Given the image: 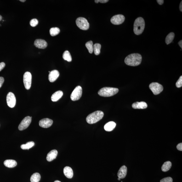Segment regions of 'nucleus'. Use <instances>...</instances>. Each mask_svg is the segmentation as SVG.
<instances>
[{
  "label": "nucleus",
  "instance_id": "f257e3e1",
  "mask_svg": "<svg viewBox=\"0 0 182 182\" xmlns=\"http://www.w3.org/2000/svg\"><path fill=\"white\" fill-rule=\"evenodd\" d=\"M142 60V57L138 53H133L126 57L124 62L126 65L131 66H136L140 65Z\"/></svg>",
  "mask_w": 182,
  "mask_h": 182
},
{
  "label": "nucleus",
  "instance_id": "f03ea898",
  "mask_svg": "<svg viewBox=\"0 0 182 182\" xmlns=\"http://www.w3.org/2000/svg\"><path fill=\"white\" fill-rule=\"evenodd\" d=\"M104 115V113L102 111H96L88 115L86 118V121L90 124L95 123L102 119Z\"/></svg>",
  "mask_w": 182,
  "mask_h": 182
},
{
  "label": "nucleus",
  "instance_id": "7ed1b4c3",
  "mask_svg": "<svg viewBox=\"0 0 182 182\" xmlns=\"http://www.w3.org/2000/svg\"><path fill=\"white\" fill-rule=\"evenodd\" d=\"M145 23L144 19L142 17L137 18L135 21L133 31L136 35L141 34L145 28Z\"/></svg>",
  "mask_w": 182,
  "mask_h": 182
},
{
  "label": "nucleus",
  "instance_id": "20e7f679",
  "mask_svg": "<svg viewBox=\"0 0 182 182\" xmlns=\"http://www.w3.org/2000/svg\"><path fill=\"white\" fill-rule=\"evenodd\" d=\"M119 89L113 87H105L101 88L98 92V94L103 97H110L118 93Z\"/></svg>",
  "mask_w": 182,
  "mask_h": 182
},
{
  "label": "nucleus",
  "instance_id": "39448f33",
  "mask_svg": "<svg viewBox=\"0 0 182 182\" xmlns=\"http://www.w3.org/2000/svg\"><path fill=\"white\" fill-rule=\"evenodd\" d=\"M77 26L81 30H87L89 28V24L88 21L85 18L79 17L76 20Z\"/></svg>",
  "mask_w": 182,
  "mask_h": 182
},
{
  "label": "nucleus",
  "instance_id": "423d86ee",
  "mask_svg": "<svg viewBox=\"0 0 182 182\" xmlns=\"http://www.w3.org/2000/svg\"><path fill=\"white\" fill-rule=\"evenodd\" d=\"M82 87L78 86L73 91L71 95V99L73 101L78 100L82 96Z\"/></svg>",
  "mask_w": 182,
  "mask_h": 182
},
{
  "label": "nucleus",
  "instance_id": "0eeeda50",
  "mask_svg": "<svg viewBox=\"0 0 182 182\" xmlns=\"http://www.w3.org/2000/svg\"><path fill=\"white\" fill-rule=\"evenodd\" d=\"M149 87L155 95L160 94L163 90V87L162 85L157 82L152 83L150 84Z\"/></svg>",
  "mask_w": 182,
  "mask_h": 182
},
{
  "label": "nucleus",
  "instance_id": "6e6552de",
  "mask_svg": "<svg viewBox=\"0 0 182 182\" xmlns=\"http://www.w3.org/2000/svg\"><path fill=\"white\" fill-rule=\"evenodd\" d=\"M32 75L31 73L27 71L24 73L23 76V82L24 87L26 89L29 90L31 87Z\"/></svg>",
  "mask_w": 182,
  "mask_h": 182
},
{
  "label": "nucleus",
  "instance_id": "1a4fd4ad",
  "mask_svg": "<svg viewBox=\"0 0 182 182\" xmlns=\"http://www.w3.org/2000/svg\"><path fill=\"white\" fill-rule=\"evenodd\" d=\"M31 121V117L27 116L24 118L21 122L18 127V129L20 131H23L26 129L30 126Z\"/></svg>",
  "mask_w": 182,
  "mask_h": 182
},
{
  "label": "nucleus",
  "instance_id": "9d476101",
  "mask_svg": "<svg viewBox=\"0 0 182 182\" xmlns=\"http://www.w3.org/2000/svg\"><path fill=\"white\" fill-rule=\"evenodd\" d=\"M7 102L9 107L13 108L15 106L16 104V98L14 93L9 92L7 94Z\"/></svg>",
  "mask_w": 182,
  "mask_h": 182
},
{
  "label": "nucleus",
  "instance_id": "9b49d317",
  "mask_svg": "<svg viewBox=\"0 0 182 182\" xmlns=\"http://www.w3.org/2000/svg\"><path fill=\"white\" fill-rule=\"evenodd\" d=\"M125 20V17L122 15H117L111 18V22L114 25H120L122 24Z\"/></svg>",
  "mask_w": 182,
  "mask_h": 182
},
{
  "label": "nucleus",
  "instance_id": "f8f14e48",
  "mask_svg": "<svg viewBox=\"0 0 182 182\" xmlns=\"http://www.w3.org/2000/svg\"><path fill=\"white\" fill-rule=\"evenodd\" d=\"M53 123L52 120L49 118H44L41 119L39 122V125L43 128H47L52 125Z\"/></svg>",
  "mask_w": 182,
  "mask_h": 182
},
{
  "label": "nucleus",
  "instance_id": "ddd939ff",
  "mask_svg": "<svg viewBox=\"0 0 182 182\" xmlns=\"http://www.w3.org/2000/svg\"><path fill=\"white\" fill-rule=\"evenodd\" d=\"M34 45L37 48L44 49L46 48L48 44L47 42L44 40L40 39H36L35 40Z\"/></svg>",
  "mask_w": 182,
  "mask_h": 182
},
{
  "label": "nucleus",
  "instance_id": "4468645a",
  "mask_svg": "<svg viewBox=\"0 0 182 182\" xmlns=\"http://www.w3.org/2000/svg\"><path fill=\"white\" fill-rule=\"evenodd\" d=\"M59 76V71L57 70H53L51 71L49 75L48 79L51 82H54L56 80Z\"/></svg>",
  "mask_w": 182,
  "mask_h": 182
},
{
  "label": "nucleus",
  "instance_id": "2eb2a0df",
  "mask_svg": "<svg viewBox=\"0 0 182 182\" xmlns=\"http://www.w3.org/2000/svg\"><path fill=\"white\" fill-rule=\"evenodd\" d=\"M132 107L135 109H145L147 107V105L145 102H137L133 103L132 105Z\"/></svg>",
  "mask_w": 182,
  "mask_h": 182
},
{
  "label": "nucleus",
  "instance_id": "dca6fc26",
  "mask_svg": "<svg viewBox=\"0 0 182 182\" xmlns=\"http://www.w3.org/2000/svg\"><path fill=\"white\" fill-rule=\"evenodd\" d=\"M127 168L124 165L122 166L119 170L117 173V176L118 178L121 179H123L126 177L127 174Z\"/></svg>",
  "mask_w": 182,
  "mask_h": 182
},
{
  "label": "nucleus",
  "instance_id": "f3484780",
  "mask_svg": "<svg viewBox=\"0 0 182 182\" xmlns=\"http://www.w3.org/2000/svg\"><path fill=\"white\" fill-rule=\"evenodd\" d=\"M58 152L56 150H53L47 154L46 159L48 162H51L56 158L58 155Z\"/></svg>",
  "mask_w": 182,
  "mask_h": 182
},
{
  "label": "nucleus",
  "instance_id": "a211bd4d",
  "mask_svg": "<svg viewBox=\"0 0 182 182\" xmlns=\"http://www.w3.org/2000/svg\"><path fill=\"white\" fill-rule=\"evenodd\" d=\"M64 173L65 176L68 178H71L73 176V172L71 167L66 166L64 169Z\"/></svg>",
  "mask_w": 182,
  "mask_h": 182
},
{
  "label": "nucleus",
  "instance_id": "6ab92c4d",
  "mask_svg": "<svg viewBox=\"0 0 182 182\" xmlns=\"http://www.w3.org/2000/svg\"><path fill=\"white\" fill-rule=\"evenodd\" d=\"M63 95L62 91L59 90L53 93L51 97V99L53 102H56L61 98Z\"/></svg>",
  "mask_w": 182,
  "mask_h": 182
},
{
  "label": "nucleus",
  "instance_id": "aec40b11",
  "mask_svg": "<svg viewBox=\"0 0 182 182\" xmlns=\"http://www.w3.org/2000/svg\"><path fill=\"white\" fill-rule=\"evenodd\" d=\"M116 126V124L113 121H110L108 122L104 126V128L106 131L108 132L113 130Z\"/></svg>",
  "mask_w": 182,
  "mask_h": 182
},
{
  "label": "nucleus",
  "instance_id": "412c9836",
  "mask_svg": "<svg viewBox=\"0 0 182 182\" xmlns=\"http://www.w3.org/2000/svg\"><path fill=\"white\" fill-rule=\"evenodd\" d=\"M17 162L15 160H7L5 161L4 164L5 166L8 168H12L15 167L17 165Z\"/></svg>",
  "mask_w": 182,
  "mask_h": 182
},
{
  "label": "nucleus",
  "instance_id": "4be33fe9",
  "mask_svg": "<svg viewBox=\"0 0 182 182\" xmlns=\"http://www.w3.org/2000/svg\"><path fill=\"white\" fill-rule=\"evenodd\" d=\"M172 166V163L170 161H167L164 163L162 167V171L166 172L169 170Z\"/></svg>",
  "mask_w": 182,
  "mask_h": 182
},
{
  "label": "nucleus",
  "instance_id": "5701e85b",
  "mask_svg": "<svg viewBox=\"0 0 182 182\" xmlns=\"http://www.w3.org/2000/svg\"><path fill=\"white\" fill-rule=\"evenodd\" d=\"M41 175L39 173H36L33 174L30 178L31 182H39L40 180Z\"/></svg>",
  "mask_w": 182,
  "mask_h": 182
},
{
  "label": "nucleus",
  "instance_id": "b1692460",
  "mask_svg": "<svg viewBox=\"0 0 182 182\" xmlns=\"http://www.w3.org/2000/svg\"><path fill=\"white\" fill-rule=\"evenodd\" d=\"M35 145V143L33 141L29 142L25 144H22L21 146V149L23 150H29L32 148Z\"/></svg>",
  "mask_w": 182,
  "mask_h": 182
},
{
  "label": "nucleus",
  "instance_id": "393cba45",
  "mask_svg": "<svg viewBox=\"0 0 182 182\" xmlns=\"http://www.w3.org/2000/svg\"><path fill=\"white\" fill-rule=\"evenodd\" d=\"M175 34L173 32H171L166 36L165 42L167 45L171 43L174 38Z\"/></svg>",
  "mask_w": 182,
  "mask_h": 182
},
{
  "label": "nucleus",
  "instance_id": "a878e982",
  "mask_svg": "<svg viewBox=\"0 0 182 182\" xmlns=\"http://www.w3.org/2000/svg\"><path fill=\"white\" fill-rule=\"evenodd\" d=\"M63 58L64 60L68 62H71L72 60V58L70 52L68 51H65L63 54Z\"/></svg>",
  "mask_w": 182,
  "mask_h": 182
},
{
  "label": "nucleus",
  "instance_id": "bb28decb",
  "mask_svg": "<svg viewBox=\"0 0 182 182\" xmlns=\"http://www.w3.org/2000/svg\"><path fill=\"white\" fill-rule=\"evenodd\" d=\"M101 47V45L99 44L96 43L93 46V51L95 55H98L100 54Z\"/></svg>",
  "mask_w": 182,
  "mask_h": 182
},
{
  "label": "nucleus",
  "instance_id": "cd10ccee",
  "mask_svg": "<svg viewBox=\"0 0 182 182\" xmlns=\"http://www.w3.org/2000/svg\"><path fill=\"white\" fill-rule=\"evenodd\" d=\"M60 32V29L58 27H53L50 29V33L51 36H55L58 35Z\"/></svg>",
  "mask_w": 182,
  "mask_h": 182
},
{
  "label": "nucleus",
  "instance_id": "c85d7f7f",
  "mask_svg": "<svg viewBox=\"0 0 182 182\" xmlns=\"http://www.w3.org/2000/svg\"><path fill=\"white\" fill-rule=\"evenodd\" d=\"M85 46L90 53H93V41H89L86 43Z\"/></svg>",
  "mask_w": 182,
  "mask_h": 182
},
{
  "label": "nucleus",
  "instance_id": "c756f323",
  "mask_svg": "<svg viewBox=\"0 0 182 182\" xmlns=\"http://www.w3.org/2000/svg\"><path fill=\"white\" fill-rule=\"evenodd\" d=\"M38 21L36 19H33L31 20L30 21V25L31 26L34 27L36 26V25L38 24Z\"/></svg>",
  "mask_w": 182,
  "mask_h": 182
},
{
  "label": "nucleus",
  "instance_id": "7c9ffc66",
  "mask_svg": "<svg viewBox=\"0 0 182 182\" xmlns=\"http://www.w3.org/2000/svg\"><path fill=\"white\" fill-rule=\"evenodd\" d=\"M176 87L178 88H180L182 86V76H181L176 84Z\"/></svg>",
  "mask_w": 182,
  "mask_h": 182
},
{
  "label": "nucleus",
  "instance_id": "2f4dec72",
  "mask_svg": "<svg viewBox=\"0 0 182 182\" xmlns=\"http://www.w3.org/2000/svg\"><path fill=\"white\" fill-rule=\"evenodd\" d=\"M160 182H173V179L171 177H167L161 179Z\"/></svg>",
  "mask_w": 182,
  "mask_h": 182
},
{
  "label": "nucleus",
  "instance_id": "473e14b6",
  "mask_svg": "<svg viewBox=\"0 0 182 182\" xmlns=\"http://www.w3.org/2000/svg\"><path fill=\"white\" fill-rule=\"evenodd\" d=\"M5 65V64L4 63L2 62L0 63V71L4 68Z\"/></svg>",
  "mask_w": 182,
  "mask_h": 182
},
{
  "label": "nucleus",
  "instance_id": "72a5a7b5",
  "mask_svg": "<svg viewBox=\"0 0 182 182\" xmlns=\"http://www.w3.org/2000/svg\"><path fill=\"white\" fill-rule=\"evenodd\" d=\"M177 149L179 151H182V143H180L178 144L177 146Z\"/></svg>",
  "mask_w": 182,
  "mask_h": 182
},
{
  "label": "nucleus",
  "instance_id": "f704fd0d",
  "mask_svg": "<svg viewBox=\"0 0 182 182\" xmlns=\"http://www.w3.org/2000/svg\"><path fill=\"white\" fill-rule=\"evenodd\" d=\"M4 82V79L3 77H0V88L2 87V84Z\"/></svg>",
  "mask_w": 182,
  "mask_h": 182
},
{
  "label": "nucleus",
  "instance_id": "c9c22d12",
  "mask_svg": "<svg viewBox=\"0 0 182 182\" xmlns=\"http://www.w3.org/2000/svg\"><path fill=\"white\" fill-rule=\"evenodd\" d=\"M157 2L160 5H162L164 3V1L163 0H157Z\"/></svg>",
  "mask_w": 182,
  "mask_h": 182
},
{
  "label": "nucleus",
  "instance_id": "e433bc0d",
  "mask_svg": "<svg viewBox=\"0 0 182 182\" xmlns=\"http://www.w3.org/2000/svg\"><path fill=\"white\" fill-rule=\"evenodd\" d=\"M108 0H99V2L102 3H105L108 2Z\"/></svg>",
  "mask_w": 182,
  "mask_h": 182
},
{
  "label": "nucleus",
  "instance_id": "4c0bfd02",
  "mask_svg": "<svg viewBox=\"0 0 182 182\" xmlns=\"http://www.w3.org/2000/svg\"><path fill=\"white\" fill-rule=\"evenodd\" d=\"M178 44H179V46H180V47L181 48H182V40H181L179 42H178Z\"/></svg>",
  "mask_w": 182,
  "mask_h": 182
},
{
  "label": "nucleus",
  "instance_id": "58836bf2",
  "mask_svg": "<svg viewBox=\"0 0 182 182\" xmlns=\"http://www.w3.org/2000/svg\"><path fill=\"white\" fill-rule=\"evenodd\" d=\"M182 2H180V6H179V8H180V11H182Z\"/></svg>",
  "mask_w": 182,
  "mask_h": 182
},
{
  "label": "nucleus",
  "instance_id": "ea45409f",
  "mask_svg": "<svg viewBox=\"0 0 182 182\" xmlns=\"http://www.w3.org/2000/svg\"><path fill=\"white\" fill-rule=\"evenodd\" d=\"M95 3H98L99 2V0H95Z\"/></svg>",
  "mask_w": 182,
  "mask_h": 182
},
{
  "label": "nucleus",
  "instance_id": "a19ab883",
  "mask_svg": "<svg viewBox=\"0 0 182 182\" xmlns=\"http://www.w3.org/2000/svg\"><path fill=\"white\" fill-rule=\"evenodd\" d=\"M20 2H25L26 1L25 0H21V1H20Z\"/></svg>",
  "mask_w": 182,
  "mask_h": 182
},
{
  "label": "nucleus",
  "instance_id": "79ce46f5",
  "mask_svg": "<svg viewBox=\"0 0 182 182\" xmlns=\"http://www.w3.org/2000/svg\"><path fill=\"white\" fill-rule=\"evenodd\" d=\"M2 17L1 16V15H0V21H1L2 20Z\"/></svg>",
  "mask_w": 182,
  "mask_h": 182
},
{
  "label": "nucleus",
  "instance_id": "37998d69",
  "mask_svg": "<svg viewBox=\"0 0 182 182\" xmlns=\"http://www.w3.org/2000/svg\"><path fill=\"white\" fill-rule=\"evenodd\" d=\"M54 182H61L59 180H56Z\"/></svg>",
  "mask_w": 182,
  "mask_h": 182
},
{
  "label": "nucleus",
  "instance_id": "c03bdc74",
  "mask_svg": "<svg viewBox=\"0 0 182 182\" xmlns=\"http://www.w3.org/2000/svg\"><path fill=\"white\" fill-rule=\"evenodd\" d=\"M121 178H118V180H121Z\"/></svg>",
  "mask_w": 182,
  "mask_h": 182
}]
</instances>
